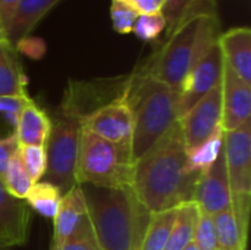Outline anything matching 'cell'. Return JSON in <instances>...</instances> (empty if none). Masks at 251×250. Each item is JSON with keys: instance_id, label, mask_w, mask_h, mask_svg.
<instances>
[{"instance_id": "52a82bcc", "label": "cell", "mask_w": 251, "mask_h": 250, "mask_svg": "<svg viewBox=\"0 0 251 250\" xmlns=\"http://www.w3.org/2000/svg\"><path fill=\"white\" fill-rule=\"evenodd\" d=\"M224 153L229 180L232 209L249 231L251 200V122L224 133Z\"/></svg>"}, {"instance_id": "cb8c5ba5", "label": "cell", "mask_w": 251, "mask_h": 250, "mask_svg": "<svg viewBox=\"0 0 251 250\" xmlns=\"http://www.w3.org/2000/svg\"><path fill=\"white\" fill-rule=\"evenodd\" d=\"M60 199H62V193L56 186L47 181H37L32 184L31 190L28 192L25 202L37 214L46 218H54Z\"/></svg>"}, {"instance_id": "44dd1931", "label": "cell", "mask_w": 251, "mask_h": 250, "mask_svg": "<svg viewBox=\"0 0 251 250\" xmlns=\"http://www.w3.org/2000/svg\"><path fill=\"white\" fill-rule=\"evenodd\" d=\"M200 217V208L194 202H188L179 206L178 215L163 250H184L193 240Z\"/></svg>"}, {"instance_id": "1f68e13d", "label": "cell", "mask_w": 251, "mask_h": 250, "mask_svg": "<svg viewBox=\"0 0 251 250\" xmlns=\"http://www.w3.org/2000/svg\"><path fill=\"white\" fill-rule=\"evenodd\" d=\"M18 146H19V141L16 136L0 140V178H3L6 168L9 165V161L16 153Z\"/></svg>"}, {"instance_id": "ffe728a7", "label": "cell", "mask_w": 251, "mask_h": 250, "mask_svg": "<svg viewBox=\"0 0 251 250\" xmlns=\"http://www.w3.org/2000/svg\"><path fill=\"white\" fill-rule=\"evenodd\" d=\"M219 250H246L247 231L241 227L232 208L212 215Z\"/></svg>"}, {"instance_id": "5b68a950", "label": "cell", "mask_w": 251, "mask_h": 250, "mask_svg": "<svg viewBox=\"0 0 251 250\" xmlns=\"http://www.w3.org/2000/svg\"><path fill=\"white\" fill-rule=\"evenodd\" d=\"M132 175L134 159L129 149L119 147L82 128L76 161L78 184L121 189L132 186Z\"/></svg>"}, {"instance_id": "4dcf8cb0", "label": "cell", "mask_w": 251, "mask_h": 250, "mask_svg": "<svg viewBox=\"0 0 251 250\" xmlns=\"http://www.w3.org/2000/svg\"><path fill=\"white\" fill-rule=\"evenodd\" d=\"M54 250H99L93 236H91L88 221H85L63 246Z\"/></svg>"}, {"instance_id": "9c48e42d", "label": "cell", "mask_w": 251, "mask_h": 250, "mask_svg": "<svg viewBox=\"0 0 251 250\" xmlns=\"http://www.w3.org/2000/svg\"><path fill=\"white\" fill-rule=\"evenodd\" d=\"M187 152L222 128V84L210 90L179 118Z\"/></svg>"}, {"instance_id": "484cf974", "label": "cell", "mask_w": 251, "mask_h": 250, "mask_svg": "<svg viewBox=\"0 0 251 250\" xmlns=\"http://www.w3.org/2000/svg\"><path fill=\"white\" fill-rule=\"evenodd\" d=\"M28 97H0V140L16 136L18 118Z\"/></svg>"}, {"instance_id": "8fae6325", "label": "cell", "mask_w": 251, "mask_h": 250, "mask_svg": "<svg viewBox=\"0 0 251 250\" xmlns=\"http://www.w3.org/2000/svg\"><path fill=\"white\" fill-rule=\"evenodd\" d=\"M193 202L200 211L209 215L219 214L232 206L224 147L215 164L200 174L194 189Z\"/></svg>"}, {"instance_id": "4316f807", "label": "cell", "mask_w": 251, "mask_h": 250, "mask_svg": "<svg viewBox=\"0 0 251 250\" xmlns=\"http://www.w3.org/2000/svg\"><path fill=\"white\" fill-rule=\"evenodd\" d=\"M18 155L21 158L22 165L25 167L26 172L29 174L34 183L40 181L46 172L47 158H46V147L43 146H18Z\"/></svg>"}, {"instance_id": "7c38bea8", "label": "cell", "mask_w": 251, "mask_h": 250, "mask_svg": "<svg viewBox=\"0 0 251 250\" xmlns=\"http://www.w3.org/2000/svg\"><path fill=\"white\" fill-rule=\"evenodd\" d=\"M225 62V60H224ZM251 85L225 63L222 77V130L232 131L250 121Z\"/></svg>"}, {"instance_id": "3957f363", "label": "cell", "mask_w": 251, "mask_h": 250, "mask_svg": "<svg viewBox=\"0 0 251 250\" xmlns=\"http://www.w3.org/2000/svg\"><path fill=\"white\" fill-rule=\"evenodd\" d=\"M124 100L132 116L131 155L135 164L179 121V91L135 71L126 80Z\"/></svg>"}, {"instance_id": "7402d4cb", "label": "cell", "mask_w": 251, "mask_h": 250, "mask_svg": "<svg viewBox=\"0 0 251 250\" xmlns=\"http://www.w3.org/2000/svg\"><path fill=\"white\" fill-rule=\"evenodd\" d=\"M178 209H169V211H163L159 214H151L143 243L140 250H163L168 239L171 236V231L174 228L176 215H178Z\"/></svg>"}, {"instance_id": "e0dca14e", "label": "cell", "mask_w": 251, "mask_h": 250, "mask_svg": "<svg viewBox=\"0 0 251 250\" xmlns=\"http://www.w3.org/2000/svg\"><path fill=\"white\" fill-rule=\"evenodd\" d=\"M0 97H28L18 49L0 35Z\"/></svg>"}, {"instance_id": "e575fe53", "label": "cell", "mask_w": 251, "mask_h": 250, "mask_svg": "<svg viewBox=\"0 0 251 250\" xmlns=\"http://www.w3.org/2000/svg\"><path fill=\"white\" fill-rule=\"evenodd\" d=\"M184 250H199V248L196 246V243H194V240H193V242H191V243H190V245H188V246H187Z\"/></svg>"}, {"instance_id": "83f0119b", "label": "cell", "mask_w": 251, "mask_h": 250, "mask_svg": "<svg viewBox=\"0 0 251 250\" xmlns=\"http://www.w3.org/2000/svg\"><path fill=\"white\" fill-rule=\"evenodd\" d=\"M165 28H166L165 18L162 16L160 12H154V13H140L134 24L132 31L141 40L154 41L165 31Z\"/></svg>"}, {"instance_id": "7a4b0ae2", "label": "cell", "mask_w": 251, "mask_h": 250, "mask_svg": "<svg viewBox=\"0 0 251 250\" xmlns=\"http://www.w3.org/2000/svg\"><path fill=\"white\" fill-rule=\"evenodd\" d=\"M87 221L99 250H140L151 214L132 186L104 189L79 184Z\"/></svg>"}, {"instance_id": "603a6c76", "label": "cell", "mask_w": 251, "mask_h": 250, "mask_svg": "<svg viewBox=\"0 0 251 250\" xmlns=\"http://www.w3.org/2000/svg\"><path fill=\"white\" fill-rule=\"evenodd\" d=\"M224 147V130L219 128L207 140L187 152V171L201 174L210 168Z\"/></svg>"}, {"instance_id": "30bf717a", "label": "cell", "mask_w": 251, "mask_h": 250, "mask_svg": "<svg viewBox=\"0 0 251 250\" xmlns=\"http://www.w3.org/2000/svg\"><path fill=\"white\" fill-rule=\"evenodd\" d=\"M82 128L106 141L131 150L132 116L124 96L91 112L82 119Z\"/></svg>"}, {"instance_id": "ac0fdd59", "label": "cell", "mask_w": 251, "mask_h": 250, "mask_svg": "<svg viewBox=\"0 0 251 250\" xmlns=\"http://www.w3.org/2000/svg\"><path fill=\"white\" fill-rule=\"evenodd\" d=\"M51 130V118L29 100L21 111L16 127V137L19 144L43 146L46 147Z\"/></svg>"}, {"instance_id": "f546056e", "label": "cell", "mask_w": 251, "mask_h": 250, "mask_svg": "<svg viewBox=\"0 0 251 250\" xmlns=\"http://www.w3.org/2000/svg\"><path fill=\"white\" fill-rule=\"evenodd\" d=\"M110 15H112L113 28L121 34H128L132 31L134 24L140 13L132 6H129L122 0H112Z\"/></svg>"}, {"instance_id": "d4e9b609", "label": "cell", "mask_w": 251, "mask_h": 250, "mask_svg": "<svg viewBox=\"0 0 251 250\" xmlns=\"http://www.w3.org/2000/svg\"><path fill=\"white\" fill-rule=\"evenodd\" d=\"M1 183L9 194H12L16 199H21V200H25L28 192L31 190L34 181L31 180L29 174L26 172L25 167L22 165L18 150L10 158L6 172L1 178Z\"/></svg>"}, {"instance_id": "4fadbf2b", "label": "cell", "mask_w": 251, "mask_h": 250, "mask_svg": "<svg viewBox=\"0 0 251 250\" xmlns=\"http://www.w3.org/2000/svg\"><path fill=\"white\" fill-rule=\"evenodd\" d=\"M29 228V206L7 193L0 178V243L12 249L25 245Z\"/></svg>"}, {"instance_id": "f1b7e54d", "label": "cell", "mask_w": 251, "mask_h": 250, "mask_svg": "<svg viewBox=\"0 0 251 250\" xmlns=\"http://www.w3.org/2000/svg\"><path fill=\"white\" fill-rule=\"evenodd\" d=\"M194 243L199 250H219L213 217L203 211H200V217L197 221Z\"/></svg>"}, {"instance_id": "6da1fadb", "label": "cell", "mask_w": 251, "mask_h": 250, "mask_svg": "<svg viewBox=\"0 0 251 250\" xmlns=\"http://www.w3.org/2000/svg\"><path fill=\"white\" fill-rule=\"evenodd\" d=\"M200 174L187 171V147L179 121L134 164L132 189L150 214L193 202Z\"/></svg>"}, {"instance_id": "277c9868", "label": "cell", "mask_w": 251, "mask_h": 250, "mask_svg": "<svg viewBox=\"0 0 251 250\" xmlns=\"http://www.w3.org/2000/svg\"><path fill=\"white\" fill-rule=\"evenodd\" d=\"M218 15H197L184 21L137 71L179 91L191 68L219 40Z\"/></svg>"}, {"instance_id": "74e56055", "label": "cell", "mask_w": 251, "mask_h": 250, "mask_svg": "<svg viewBox=\"0 0 251 250\" xmlns=\"http://www.w3.org/2000/svg\"><path fill=\"white\" fill-rule=\"evenodd\" d=\"M51 250H54V249H53V248H51Z\"/></svg>"}, {"instance_id": "8d00e7d4", "label": "cell", "mask_w": 251, "mask_h": 250, "mask_svg": "<svg viewBox=\"0 0 251 250\" xmlns=\"http://www.w3.org/2000/svg\"><path fill=\"white\" fill-rule=\"evenodd\" d=\"M0 35H3V27H1V24H0Z\"/></svg>"}, {"instance_id": "2e32d148", "label": "cell", "mask_w": 251, "mask_h": 250, "mask_svg": "<svg viewBox=\"0 0 251 250\" xmlns=\"http://www.w3.org/2000/svg\"><path fill=\"white\" fill-rule=\"evenodd\" d=\"M59 1L60 0H19L3 28L4 38L18 49V44L31 34L43 16Z\"/></svg>"}, {"instance_id": "ba28073f", "label": "cell", "mask_w": 251, "mask_h": 250, "mask_svg": "<svg viewBox=\"0 0 251 250\" xmlns=\"http://www.w3.org/2000/svg\"><path fill=\"white\" fill-rule=\"evenodd\" d=\"M224 55L216 41L207 53L191 68L179 90V118L185 115L210 90L222 84Z\"/></svg>"}, {"instance_id": "d6986e66", "label": "cell", "mask_w": 251, "mask_h": 250, "mask_svg": "<svg viewBox=\"0 0 251 250\" xmlns=\"http://www.w3.org/2000/svg\"><path fill=\"white\" fill-rule=\"evenodd\" d=\"M160 13L166 22L165 37H168L191 16L218 15V4L216 0H163Z\"/></svg>"}, {"instance_id": "8992f818", "label": "cell", "mask_w": 251, "mask_h": 250, "mask_svg": "<svg viewBox=\"0 0 251 250\" xmlns=\"http://www.w3.org/2000/svg\"><path fill=\"white\" fill-rule=\"evenodd\" d=\"M82 131L81 119L59 112L51 119V130L46 143V172L43 178L56 186L60 193H66L76 183V161L79 137Z\"/></svg>"}, {"instance_id": "d6a6232c", "label": "cell", "mask_w": 251, "mask_h": 250, "mask_svg": "<svg viewBox=\"0 0 251 250\" xmlns=\"http://www.w3.org/2000/svg\"><path fill=\"white\" fill-rule=\"evenodd\" d=\"M132 6L138 13H154L160 12L163 0H122Z\"/></svg>"}, {"instance_id": "9a60e30c", "label": "cell", "mask_w": 251, "mask_h": 250, "mask_svg": "<svg viewBox=\"0 0 251 250\" xmlns=\"http://www.w3.org/2000/svg\"><path fill=\"white\" fill-rule=\"evenodd\" d=\"M219 47L229 69L251 85V29L232 28L219 35Z\"/></svg>"}, {"instance_id": "5bb4252c", "label": "cell", "mask_w": 251, "mask_h": 250, "mask_svg": "<svg viewBox=\"0 0 251 250\" xmlns=\"http://www.w3.org/2000/svg\"><path fill=\"white\" fill-rule=\"evenodd\" d=\"M53 249L63 246L87 221V208L79 184L62 194L57 212L53 218Z\"/></svg>"}, {"instance_id": "d590c367", "label": "cell", "mask_w": 251, "mask_h": 250, "mask_svg": "<svg viewBox=\"0 0 251 250\" xmlns=\"http://www.w3.org/2000/svg\"><path fill=\"white\" fill-rule=\"evenodd\" d=\"M0 250H10V249H9V248H6L3 243H0Z\"/></svg>"}, {"instance_id": "836d02e7", "label": "cell", "mask_w": 251, "mask_h": 250, "mask_svg": "<svg viewBox=\"0 0 251 250\" xmlns=\"http://www.w3.org/2000/svg\"><path fill=\"white\" fill-rule=\"evenodd\" d=\"M19 0H0V24L4 28Z\"/></svg>"}]
</instances>
